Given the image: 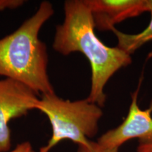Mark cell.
I'll list each match as a JSON object with an SVG mask.
<instances>
[{
    "mask_svg": "<svg viewBox=\"0 0 152 152\" xmlns=\"http://www.w3.org/2000/svg\"><path fill=\"white\" fill-rule=\"evenodd\" d=\"M64 14V22L56 28L53 48L64 56L80 52L86 57L92 71L87 99L102 107L106 99V85L118 71L132 63L131 55L118 47L106 46L99 39L84 0L66 1Z\"/></svg>",
    "mask_w": 152,
    "mask_h": 152,
    "instance_id": "cell-1",
    "label": "cell"
},
{
    "mask_svg": "<svg viewBox=\"0 0 152 152\" xmlns=\"http://www.w3.org/2000/svg\"><path fill=\"white\" fill-rule=\"evenodd\" d=\"M54 12L52 4L44 1L18 29L0 39V75L22 83L37 94L55 93L47 73V46L39 37Z\"/></svg>",
    "mask_w": 152,
    "mask_h": 152,
    "instance_id": "cell-2",
    "label": "cell"
},
{
    "mask_svg": "<svg viewBox=\"0 0 152 152\" xmlns=\"http://www.w3.org/2000/svg\"><path fill=\"white\" fill-rule=\"evenodd\" d=\"M37 110L45 113L52 126V134L39 152H49L59 142L68 140L77 146H86L97 134L103 115L102 107L87 99L71 102L55 93L42 95Z\"/></svg>",
    "mask_w": 152,
    "mask_h": 152,
    "instance_id": "cell-3",
    "label": "cell"
},
{
    "mask_svg": "<svg viewBox=\"0 0 152 152\" xmlns=\"http://www.w3.org/2000/svg\"><path fill=\"white\" fill-rule=\"evenodd\" d=\"M37 95L19 82L8 78L0 80V152L11 150L9 121L37 110L39 102Z\"/></svg>",
    "mask_w": 152,
    "mask_h": 152,
    "instance_id": "cell-4",
    "label": "cell"
},
{
    "mask_svg": "<svg viewBox=\"0 0 152 152\" xmlns=\"http://www.w3.org/2000/svg\"><path fill=\"white\" fill-rule=\"evenodd\" d=\"M140 88L132 94L130 109L123 122L115 128L104 133L97 143L108 148H118L132 139H138L139 144H152V106L142 110L137 104Z\"/></svg>",
    "mask_w": 152,
    "mask_h": 152,
    "instance_id": "cell-5",
    "label": "cell"
},
{
    "mask_svg": "<svg viewBox=\"0 0 152 152\" xmlns=\"http://www.w3.org/2000/svg\"><path fill=\"white\" fill-rule=\"evenodd\" d=\"M92 14L95 29L111 31L115 25L149 12V0H84Z\"/></svg>",
    "mask_w": 152,
    "mask_h": 152,
    "instance_id": "cell-6",
    "label": "cell"
},
{
    "mask_svg": "<svg viewBox=\"0 0 152 152\" xmlns=\"http://www.w3.org/2000/svg\"><path fill=\"white\" fill-rule=\"evenodd\" d=\"M149 12L151 13V20L147 27L141 33L127 34L115 28H112L111 31L117 37L118 47L131 55L144 44L152 40V0H149Z\"/></svg>",
    "mask_w": 152,
    "mask_h": 152,
    "instance_id": "cell-7",
    "label": "cell"
},
{
    "mask_svg": "<svg viewBox=\"0 0 152 152\" xmlns=\"http://www.w3.org/2000/svg\"><path fill=\"white\" fill-rule=\"evenodd\" d=\"M118 148H108L103 147L97 143L90 140L86 146H78L77 152H119Z\"/></svg>",
    "mask_w": 152,
    "mask_h": 152,
    "instance_id": "cell-8",
    "label": "cell"
},
{
    "mask_svg": "<svg viewBox=\"0 0 152 152\" xmlns=\"http://www.w3.org/2000/svg\"><path fill=\"white\" fill-rule=\"evenodd\" d=\"M23 0H0V11L5 9H16L21 7Z\"/></svg>",
    "mask_w": 152,
    "mask_h": 152,
    "instance_id": "cell-9",
    "label": "cell"
},
{
    "mask_svg": "<svg viewBox=\"0 0 152 152\" xmlns=\"http://www.w3.org/2000/svg\"><path fill=\"white\" fill-rule=\"evenodd\" d=\"M8 152H36L30 142H23L18 144L14 149Z\"/></svg>",
    "mask_w": 152,
    "mask_h": 152,
    "instance_id": "cell-10",
    "label": "cell"
},
{
    "mask_svg": "<svg viewBox=\"0 0 152 152\" xmlns=\"http://www.w3.org/2000/svg\"><path fill=\"white\" fill-rule=\"evenodd\" d=\"M136 152H152V144H139Z\"/></svg>",
    "mask_w": 152,
    "mask_h": 152,
    "instance_id": "cell-11",
    "label": "cell"
}]
</instances>
